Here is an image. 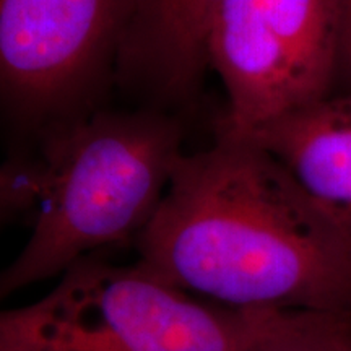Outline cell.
I'll list each match as a JSON object with an SVG mask.
<instances>
[{
    "instance_id": "3",
    "label": "cell",
    "mask_w": 351,
    "mask_h": 351,
    "mask_svg": "<svg viewBox=\"0 0 351 351\" xmlns=\"http://www.w3.org/2000/svg\"><path fill=\"white\" fill-rule=\"evenodd\" d=\"M274 313L205 301L96 254L0 314V351H256Z\"/></svg>"
},
{
    "instance_id": "9",
    "label": "cell",
    "mask_w": 351,
    "mask_h": 351,
    "mask_svg": "<svg viewBox=\"0 0 351 351\" xmlns=\"http://www.w3.org/2000/svg\"><path fill=\"white\" fill-rule=\"evenodd\" d=\"M340 75L351 86V0H341V65Z\"/></svg>"
},
{
    "instance_id": "8",
    "label": "cell",
    "mask_w": 351,
    "mask_h": 351,
    "mask_svg": "<svg viewBox=\"0 0 351 351\" xmlns=\"http://www.w3.org/2000/svg\"><path fill=\"white\" fill-rule=\"evenodd\" d=\"M351 315L275 311L256 351H351Z\"/></svg>"
},
{
    "instance_id": "10",
    "label": "cell",
    "mask_w": 351,
    "mask_h": 351,
    "mask_svg": "<svg viewBox=\"0 0 351 351\" xmlns=\"http://www.w3.org/2000/svg\"><path fill=\"white\" fill-rule=\"evenodd\" d=\"M348 339H350V345H351V326H350V330H348Z\"/></svg>"
},
{
    "instance_id": "5",
    "label": "cell",
    "mask_w": 351,
    "mask_h": 351,
    "mask_svg": "<svg viewBox=\"0 0 351 351\" xmlns=\"http://www.w3.org/2000/svg\"><path fill=\"white\" fill-rule=\"evenodd\" d=\"M137 0H0V85L8 112L44 130L95 111L116 77Z\"/></svg>"
},
{
    "instance_id": "1",
    "label": "cell",
    "mask_w": 351,
    "mask_h": 351,
    "mask_svg": "<svg viewBox=\"0 0 351 351\" xmlns=\"http://www.w3.org/2000/svg\"><path fill=\"white\" fill-rule=\"evenodd\" d=\"M137 262L205 301L351 315V243L251 140L181 158Z\"/></svg>"
},
{
    "instance_id": "7",
    "label": "cell",
    "mask_w": 351,
    "mask_h": 351,
    "mask_svg": "<svg viewBox=\"0 0 351 351\" xmlns=\"http://www.w3.org/2000/svg\"><path fill=\"white\" fill-rule=\"evenodd\" d=\"M223 0H137L116 78L163 101H187L208 70L207 34Z\"/></svg>"
},
{
    "instance_id": "6",
    "label": "cell",
    "mask_w": 351,
    "mask_h": 351,
    "mask_svg": "<svg viewBox=\"0 0 351 351\" xmlns=\"http://www.w3.org/2000/svg\"><path fill=\"white\" fill-rule=\"evenodd\" d=\"M241 140L269 152L351 243V86Z\"/></svg>"
},
{
    "instance_id": "4",
    "label": "cell",
    "mask_w": 351,
    "mask_h": 351,
    "mask_svg": "<svg viewBox=\"0 0 351 351\" xmlns=\"http://www.w3.org/2000/svg\"><path fill=\"white\" fill-rule=\"evenodd\" d=\"M226 93L217 134L247 138L333 93L341 0H223L207 34Z\"/></svg>"
},
{
    "instance_id": "2",
    "label": "cell",
    "mask_w": 351,
    "mask_h": 351,
    "mask_svg": "<svg viewBox=\"0 0 351 351\" xmlns=\"http://www.w3.org/2000/svg\"><path fill=\"white\" fill-rule=\"evenodd\" d=\"M44 134L41 155L3 168L2 217L32 215V232L2 271V298L135 244L184 156L181 127L160 112L91 111Z\"/></svg>"
}]
</instances>
